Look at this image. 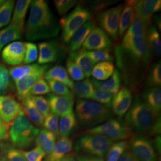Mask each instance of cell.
I'll use <instances>...</instances> for the list:
<instances>
[{"label":"cell","instance_id":"cell-1","mask_svg":"<svg viewBox=\"0 0 161 161\" xmlns=\"http://www.w3.org/2000/svg\"><path fill=\"white\" fill-rule=\"evenodd\" d=\"M146 34L138 36L125 35L120 46L115 48L118 66L130 76L140 70H146L151 59Z\"/></svg>","mask_w":161,"mask_h":161},{"label":"cell","instance_id":"cell-2","mask_svg":"<svg viewBox=\"0 0 161 161\" xmlns=\"http://www.w3.org/2000/svg\"><path fill=\"white\" fill-rule=\"evenodd\" d=\"M60 31L59 22L54 16L47 1H31L29 18L25 29L28 41L50 39Z\"/></svg>","mask_w":161,"mask_h":161},{"label":"cell","instance_id":"cell-3","mask_svg":"<svg viewBox=\"0 0 161 161\" xmlns=\"http://www.w3.org/2000/svg\"><path fill=\"white\" fill-rule=\"evenodd\" d=\"M160 114L154 113L139 97H136L132 105L127 111L125 122L132 131L140 134H150Z\"/></svg>","mask_w":161,"mask_h":161},{"label":"cell","instance_id":"cell-4","mask_svg":"<svg viewBox=\"0 0 161 161\" xmlns=\"http://www.w3.org/2000/svg\"><path fill=\"white\" fill-rule=\"evenodd\" d=\"M75 110V116L80 127L87 130L103 124L113 115L109 108L92 100L84 99L77 100Z\"/></svg>","mask_w":161,"mask_h":161},{"label":"cell","instance_id":"cell-5","mask_svg":"<svg viewBox=\"0 0 161 161\" xmlns=\"http://www.w3.org/2000/svg\"><path fill=\"white\" fill-rule=\"evenodd\" d=\"M39 132V128L35 127L23 114L17 117L11 124L9 136L14 147L27 149L33 144Z\"/></svg>","mask_w":161,"mask_h":161},{"label":"cell","instance_id":"cell-6","mask_svg":"<svg viewBox=\"0 0 161 161\" xmlns=\"http://www.w3.org/2000/svg\"><path fill=\"white\" fill-rule=\"evenodd\" d=\"M114 141L100 134L85 133L77 138L74 149L88 155L103 158Z\"/></svg>","mask_w":161,"mask_h":161},{"label":"cell","instance_id":"cell-7","mask_svg":"<svg viewBox=\"0 0 161 161\" xmlns=\"http://www.w3.org/2000/svg\"><path fill=\"white\" fill-rule=\"evenodd\" d=\"M92 17L89 10L81 4H78L75 8L62 17L59 24L62 28V41L63 43L69 45L70 41L75 32Z\"/></svg>","mask_w":161,"mask_h":161},{"label":"cell","instance_id":"cell-8","mask_svg":"<svg viewBox=\"0 0 161 161\" xmlns=\"http://www.w3.org/2000/svg\"><path fill=\"white\" fill-rule=\"evenodd\" d=\"M85 133L100 134L115 141L124 140L134 136V132L121 118H110L106 122L86 130Z\"/></svg>","mask_w":161,"mask_h":161},{"label":"cell","instance_id":"cell-9","mask_svg":"<svg viewBox=\"0 0 161 161\" xmlns=\"http://www.w3.org/2000/svg\"><path fill=\"white\" fill-rule=\"evenodd\" d=\"M38 64L41 65L61 62L66 54V49L57 40L41 42L39 44Z\"/></svg>","mask_w":161,"mask_h":161},{"label":"cell","instance_id":"cell-10","mask_svg":"<svg viewBox=\"0 0 161 161\" xmlns=\"http://www.w3.org/2000/svg\"><path fill=\"white\" fill-rule=\"evenodd\" d=\"M123 5L110 7L99 13L97 20L100 28L109 36L116 40L118 36V28Z\"/></svg>","mask_w":161,"mask_h":161},{"label":"cell","instance_id":"cell-11","mask_svg":"<svg viewBox=\"0 0 161 161\" xmlns=\"http://www.w3.org/2000/svg\"><path fill=\"white\" fill-rule=\"evenodd\" d=\"M22 104L12 94L0 95V119L7 126L11 125L17 117L23 115Z\"/></svg>","mask_w":161,"mask_h":161},{"label":"cell","instance_id":"cell-12","mask_svg":"<svg viewBox=\"0 0 161 161\" xmlns=\"http://www.w3.org/2000/svg\"><path fill=\"white\" fill-rule=\"evenodd\" d=\"M129 143L130 151L138 161H158L155 146L149 139L142 136H134Z\"/></svg>","mask_w":161,"mask_h":161},{"label":"cell","instance_id":"cell-13","mask_svg":"<svg viewBox=\"0 0 161 161\" xmlns=\"http://www.w3.org/2000/svg\"><path fill=\"white\" fill-rule=\"evenodd\" d=\"M50 65H41L38 69L15 82V89L17 98L22 101L25 98L30 96L29 92L35 83L41 78H44L47 71L50 69Z\"/></svg>","mask_w":161,"mask_h":161},{"label":"cell","instance_id":"cell-14","mask_svg":"<svg viewBox=\"0 0 161 161\" xmlns=\"http://www.w3.org/2000/svg\"><path fill=\"white\" fill-rule=\"evenodd\" d=\"M112 41L109 36L100 27H95L84 41L82 46L86 51L110 49Z\"/></svg>","mask_w":161,"mask_h":161},{"label":"cell","instance_id":"cell-15","mask_svg":"<svg viewBox=\"0 0 161 161\" xmlns=\"http://www.w3.org/2000/svg\"><path fill=\"white\" fill-rule=\"evenodd\" d=\"M25 56V43L22 41H14L3 48L1 57L4 63L10 66L22 64Z\"/></svg>","mask_w":161,"mask_h":161},{"label":"cell","instance_id":"cell-16","mask_svg":"<svg viewBox=\"0 0 161 161\" xmlns=\"http://www.w3.org/2000/svg\"><path fill=\"white\" fill-rule=\"evenodd\" d=\"M131 92L127 87H122L113 96L111 104L112 112L119 118L126 114L132 104Z\"/></svg>","mask_w":161,"mask_h":161},{"label":"cell","instance_id":"cell-17","mask_svg":"<svg viewBox=\"0 0 161 161\" xmlns=\"http://www.w3.org/2000/svg\"><path fill=\"white\" fill-rule=\"evenodd\" d=\"M46 99L52 113L56 115L62 116L74 112V97L58 96L49 93Z\"/></svg>","mask_w":161,"mask_h":161},{"label":"cell","instance_id":"cell-18","mask_svg":"<svg viewBox=\"0 0 161 161\" xmlns=\"http://www.w3.org/2000/svg\"><path fill=\"white\" fill-rule=\"evenodd\" d=\"M138 1H126L121 13L118 28V36H124L136 18L135 7Z\"/></svg>","mask_w":161,"mask_h":161},{"label":"cell","instance_id":"cell-19","mask_svg":"<svg viewBox=\"0 0 161 161\" xmlns=\"http://www.w3.org/2000/svg\"><path fill=\"white\" fill-rule=\"evenodd\" d=\"M73 142L69 137H60L44 161H58L72 150Z\"/></svg>","mask_w":161,"mask_h":161},{"label":"cell","instance_id":"cell-20","mask_svg":"<svg viewBox=\"0 0 161 161\" xmlns=\"http://www.w3.org/2000/svg\"><path fill=\"white\" fill-rule=\"evenodd\" d=\"M92 81L96 88L103 90L114 95L121 89L122 75L118 69H115L113 74L108 79L104 80H97L92 79Z\"/></svg>","mask_w":161,"mask_h":161},{"label":"cell","instance_id":"cell-21","mask_svg":"<svg viewBox=\"0 0 161 161\" xmlns=\"http://www.w3.org/2000/svg\"><path fill=\"white\" fill-rule=\"evenodd\" d=\"M95 27L96 23L92 20L87 22L81 26L75 32L70 41L69 47L68 48L69 52L72 53L80 50L88 35Z\"/></svg>","mask_w":161,"mask_h":161},{"label":"cell","instance_id":"cell-22","mask_svg":"<svg viewBox=\"0 0 161 161\" xmlns=\"http://www.w3.org/2000/svg\"><path fill=\"white\" fill-rule=\"evenodd\" d=\"M68 58L73 61L82 70L86 77L89 78L91 76L95 64L86 55L84 49H80L76 52L70 53Z\"/></svg>","mask_w":161,"mask_h":161},{"label":"cell","instance_id":"cell-23","mask_svg":"<svg viewBox=\"0 0 161 161\" xmlns=\"http://www.w3.org/2000/svg\"><path fill=\"white\" fill-rule=\"evenodd\" d=\"M44 77L47 80H56L61 82L72 90L74 88V83L73 80L70 78L66 68L60 64H56L48 69L46 72Z\"/></svg>","mask_w":161,"mask_h":161},{"label":"cell","instance_id":"cell-24","mask_svg":"<svg viewBox=\"0 0 161 161\" xmlns=\"http://www.w3.org/2000/svg\"><path fill=\"white\" fill-rule=\"evenodd\" d=\"M143 101L156 114H160L161 109V87H152L143 92Z\"/></svg>","mask_w":161,"mask_h":161},{"label":"cell","instance_id":"cell-25","mask_svg":"<svg viewBox=\"0 0 161 161\" xmlns=\"http://www.w3.org/2000/svg\"><path fill=\"white\" fill-rule=\"evenodd\" d=\"M78 128V121L74 112L62 116L58 123V135L60 137H69Z\"/></svg>","mask_w":161,"mask_h":161},{"label":"cell","instance_id":"cell-26","mask_svg":"<svg viewBox=\"0 0 161 161\" xmlns=\"http://www.w3.org/2000/svg\"><path fill=\"white\" fill-rule=\"evenodd\" d=\"M22 106L23 113L27 116L29 121L37 127H41L42 125L44 117L36 108L32 96L25 98L22 101Z\"/></svg>","mask_w":161,"mask_h":161},{"label":"cell","instance_id":"cell-27","mask_svg":"<svg viewBox=\"0 0 161 161\" xmlns=\"http://www.w3.org/2000/svg\"><path fill=\"white\" fill-rule=\"evenodd\" d=\"M35 142L36 146L40 147L46 155H48L56 142V135L44 128L40 131Z\"/></svg>","mask_w":161,"mask_h":161},{"label":"cell","instance_id":"cell-28","mask_svg":"<svg viewBox=\"0 0 161 161\" xmlns=\"http://www.w3.org/2000/svg\"><path fill=\"white\" fill-rule=\"evenodd\" d=\"M30 0H18L14 8V14L10 25H14L20 29L22 32L24 31L25 19L31 5Z\"/></svg>","mask_w":161,"mask_h":161},{"label":"cell","instance_id":"cell-29","mask_svg":"<svg viewBox=\"0 0 161 161\" xmlns=\"http://www.w3.org/2000/svg\"><path fill=\"white\" fill-rule=\"evenodd\" d=\"M146 37L150 53L156 57L161 56V36L155 26L150 25L146 31Z\"/></svg>","mask_w":161,"mask_h":161},{"label":"cell","instance_id":"cell-30","mask_svg":"<svg viewBox=\"0 0 161 161\" xmlns=\"http://www.w3.org/2000/svg\"><path fill=\"white\" fill-rule=\"evenodd\" d=\"M22 31L14 25H10L0 30V52L8 43L20 40L22 38Z\"/></svg>","mask_w":161,"mask_h":161},{"label":"cell","instance_id":"cell-31","mask_svg":"<svg viewBox=\"0 0 161 161\" xmlns=\"http://www.w3.org/2000/svg\"><path fill=\"white\" fill-rule=\"evenodd\" d=\"M95 90V86L92 83V80L86 78L74 84L72 89L73 94L80 99L89 100L92 96Z\"/></svg>","mask_w":161,"mask_h":161},{"label":"cell","instance_id":"cell-32","mask_svg":"<svg viewBox=\"0 0 161 161\" xmlns=\"http://www.w3.org/2000/svg\"><path fill=\"white\" fill-rule=\"evenodd\" d=\"M15 86L10 75L9 70L0 62V95L13 94Z\"/></svg>","mask_w":161,"mask_h":161},{"label":"cell","instance_id":"cell-33","mask_svg":"<svg viewBox=\"0 0 161 161\" xmlns=\"http://www.w3.org/2000/svg\"><path fill=\"white\" fill-rule=\"evenodd\" d=\"M115 69V66L112 62H100L94 66L91 75H92L94 80H106L113 74Z\"/></svg>","mask_w":161,"mask_h":161},{"label":"cell","instance_id":"cell-34","mask_svg":"<svg viewBox=\"0 0 161 161\" xmlns=\"http://www.w3.org/2000/svg\"><path fill=\"white\" fill-rule=\"evenodd\" d=\"M2 156L8 161H28L22 152L15 148L9 143L3 141L0 144Z\"/></svg>","mask_w":161,"mask_h":161},{"label":"cell","instance_id":"cell-35","mask_svg":"<svg viewBox=\"0 0 161 161\" xmlns=\"http://www.w3.org/2000/svg\"><path fill=\"white\" fill-rule=\"evenodd\" d=\"M130 147V143L127 141L121 140L114 143L110 147L106 153V161H118L122 154Z\"/></svg>","mask_w":161,"mask_h":161},{"label":"cell","instance_id":"cell-36","mask_svg":"<svg viewBox=\"0 0 161 161\" xmlns=\"http://www.w3.org/2000/svg\"><path fill=\"white\" fill-rule=\"evenodd\" d=\"M41 65V64H36L19 65L11 68L9 70V73L12 80L16 82L38 69Z\"/></svg>","mask_w":161,"mask_h":161},{"label":"cell","instance_id":"cell-37","mask_svg":"<svg viewBox=\"0 0 161 161\" xmlns=\"http://www.w3.org/2000/svg\"><path fill=\"white\" fill-rule=\"evenodd\" d=\"M161 85V64L158 61L150 68L146 86L148 88L160 87Z\"/></svg>","mask_w":161,"mask_h":161},{"label":"cell","instance_id":"cell-38","mask_svg":"<svg viewBox=\"0 0 161 161\" xmlns=\"http://www.w3.org/2000/svg\"><path fill=\"white\" fill-rule=\"evenodd\" d=\"M14 1L8 0L0 6V29L6 26L10 22Z\"/></svg>","mask_w":161,"mask_h":161},{"label":"cell","instance_id":"cell-39","mask_svg":"<svg viewBox=\"0 0 161 161\" xmlns=\"http://www.w3.org/2000/svg\"><path fill=\"white\" fill-rule=\"evenodd\" d=\"M86 55L94 62V64L103 62H112L114 60L113 55L110 52V49L101 50L96 51H86Z\"/></svg>","mask_w":161,"mask_h":161},{"label":"cell","instance_id":"cell-40","mask_svg":"<svg viewBox=\"0 0 161 161\" xmlns=\"http://www.w3.org/2000/svg\"><path fill=\"white\" fill-rule=\"evenodd\" d=\"M113 96L114 95L109 92L96 88L94 90L90 99L110 108L111 107Z\"/></svg>","mask_w":161,"mask_h":161},{"label":"cell","instance_id":"cell-41","mask_svg":"<svg viewBox=\"0 0 161 161\" xmlns=\"http://www.w3.org/2000/svg\"><path fill=\"white\" fill-rule=\"evenodd\" d=\"M66 71L70 79L75 81H81L86 78L84 72L76 64L68 58L66 63Z\"/></svg>","mask_w":161,"mask_h":161},{"label":"cell","instance_id":"cell-42","mask_svg":"<svg viewBox=\"0 0 161 161\" xmlns=\"http://www.w3.org/2000/svg\"><path fill=\"white\" fill-rule=\"evenodd\" d=\"M47 81L50 88V91L53 92V94L58 96L74 97L72 92L68 86L64 85V84L56 80H48Z\"/></svg>","mask_w":161,"mask_h":161},{"label":"cell","instance_id":"cell-43","mask_svg":"<svg viewBox=\"0 0 161 161\" xmlns=\"http://www.w3.org/2000/svg\"><path fill=\"white\" fill-rule=\"evenodd\" d=\"M50 92V88L48 82L44 78H41L37 80L31 88L29 94L32 96H36L49 94Z\"/></svg>","mask_w":161,"mask_h":161},{"label":"cell","instance_id":"cell-44","mask_svg":"<svg viewBox=\"0 0 161 161\" xmlns=\"http://www.w3.org/2000/svg\"><path fill=\"white\" fill-rule=\"evenodd\" d=\"M58 116L52 112H50L49 114L45 117L43 122V127L44 129L53 132L56 136L58 135Z\"/></svg>","mask_w":161,"mask_h":161},{"label":"cell","instance_id":"cell-45","mask_svg":"<svg viewBox=\"0 0 161 161\" xmlns=\"http://www.w3.org/2000/svg\"><path fill=\"white\" fill-rule=\"evenodd\" d=\"M38 50L36 44L31 42H25V56L23 63L26 64L34 62L38 58Z\"/></svg>","mask_w":161,"mask_h":161},{"label":"cell","instance_id":"cell-46","mask_svg":"<svg viewBox=\"0 0 161 161\" xmlns=\"http://www.w3.org/2000/svg\"><path fill=\"white\" fill-rule=\"evenodd\" d=\"M32 100L36 108L41 115L45 118L50 113V106L46 98L41 96H32Z\"/></svg>","mask_w":161,"mask_h":161},{"label":"cell","instance_id":"cell-47","mask_svg":"<svg viewBox=\"0 0 161 161\" xmlns=\"http://www.w3.org/2000/svg\"><path fill=\"white\" fill-rule=\"evenodd\" d=\"M54 3L58 13L64 15L78 3L75 0H54Z\"/></svg>","mask_w":161,"mask_h":161},{"label":"cell","instance_id":"cell-48","mask_svg":"<svg viewBox=\"0 0 161 161\" xmlns=\"http://www.w3.org/2000/svg\"><path fill=\"white\" fill-rule=\"evenodd\" d=\"M22 153L28 161H42L46 156L44 152L38 146L29 151H22Z\"/></svg>","mask_w":161,"mask_h":161},{"label":"cell","instance_id":"cell-49","mask_svg":"<svg viewBox=\"0 0 161 161\" xmlns=\"http://www.w3.org/2000/svg\"><path fill=\"white\" fill-rule=\"evenodd\" d=\"M143 2L146 8L153 14L161 10V1L160 0H144Z\"/></svg>","mask_w":161,"mask_h":161},{"label":"cell","instance_id":"cell-50","mask_svg":"<svg viewBox=\"0 0 161 161\" xmlns=\"http://www.w3.org/2000/svg\"><path fill=\"white\" fill-rule=\"evenodd\" d=\"M75 158L77 161H104L102 158L82 154H77Z\"/></svg>","mask_w":161,"mask_h":161},{"label":"cell","instance_id":"cell-51","mask_svg":"<svg viewBox=\"0 0 161 161\" xmlns=\"http://www.w3.org/2000/svg\"><path fill=\"white\" fill-rule=\"evenodd\" d=\"M8 138V126L0 119V141H4Z\"/></svg>","mask_w":161,"mask_h":161},{"label":"cell","instance_id":"cell-52","mask_svg":"<svg viewBox=\"0 0 161 161\" xmlns=\"http://www.w3.org/2000/svg\"><path fill=\"white\" fill-rule=\"evenodd\" d=\"M118 161H139L135 157L130 150H127L121 156V158Z\"/></svg>","mask_w":161,"mask_h":161},{"label":"cell","instance_id":"cell-53","mask_svg":"<svg viewBox=\"0 0 161 161\" xmlns=\"http://www.w3.org/2000/svg\"><path fill=\"white\" fill-rule=\"evenodd\" d=\"M161 136H157L155 140V148H156L158 152L161 153Z\"/></svg>","mask_w":161,"mask_h":161},{"label":"cell","instance_id":"cell-54","mask_svg":"<svg viewBox=\"0 0 161 161\" xmlns=\"http://www.w3.org/2000/svg\"><path fill=\"white\" fill-rule=\"evenodd\" d=\"M58 161H77L73 153H69Z\"/></svg>","mask_w":161,"mask_h":161},{"label":"cell","instance_id":"cell-55","mask_svg":"<svg viewBox=\"0 0 161 161\" xmlns=\"http://www.w3.org/2000/svg\"><path fill=\"white\" fill-rule=\"evenodd\" d=\"M154 21L155 22L158 28V29H159V31H161V15L160 14H158L154 17Z\"/></svg>","mask_w":161,"mask_h":161},{"label":"cell","instance_id":"cell-56","mask_svg":"<svg viewBox=\"0 0 161 161\" xmlns=\"http://www.w3.org/2000/svg\"><path fill=\"white\" fill-rule=\"evenodd\" d=\"M6 2V1H4V0H0V6H2L4 3Z\"/></svg>","mask_w":161,"mask_h":161},{"label":"cell","instance_id":"cell-57","mask_svg":"<svg viewBox=\"0 0 161 161\" xmlns=\"http://www.w3.org/2000/svg\"><path fill=\"white\" fill-rule=\"evenodd\" d=\"M2 158L1 161H8L6 159V158H5L4 156H2V158Z\"/></svg>","mask_w":161,"mask_h":161},{"label":"cell","instance_id":"cell-58","mask_svg":"<svg viewBox=\"0 0 161 161\" xmlns=\"http://www.w3.org/2000/svg\"></svg>","mask_w":161,"mask_h":161}]
</instances>
